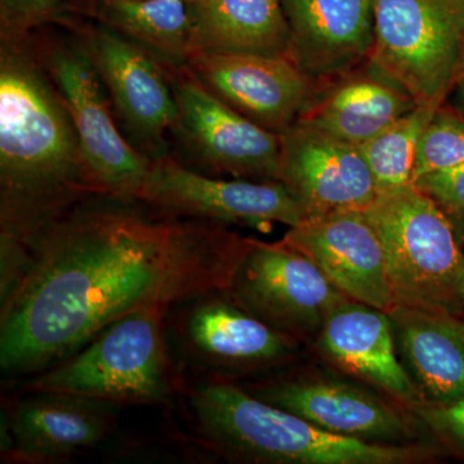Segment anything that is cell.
Returning <instances> with one entry per match:
<instances>
[{"label":"cell","mask_w":464,"mask_h":464,"mask_svg":"<svg viewBox=\"0 0 464 464\" xmlns=\"http://www.w3.org/2000/svg\"><path fill=\"white\" fill-rule=\"evenodd\" d=\"M414 185L447 217L464 249V164L420 177Z\"/></svg>","instance_id":"4316f807"},{"label":"cell","mask_w":464,"mask_h":464,"mask_svg":"<svg viewBox=\"0 0 464 464\" xmlns=\"http://www.w3.org/2000/svg\"><path fill=\"white\" fill-rule=\"evenodd\" d=\"M45 61V69L72 115L94 185L102 195L140 199L152 159L119 132L87 47H53Z\"/></svg>","instance_id":"30bf717a"},{"label":"cell","mask_w":464,"mask_h":464,"mask_svg":"<svg viewBox=\"0 0 464 464\" xmlns=\"http://www.w3.org/2000/svg\"><path fill=\"white\" fill-rule=\"evenodd\" d=\"M396 350L422 402L464 398V315L395 306Z\"/></svg>","instance_id":"44dd1931"},{"label":"cell","mask_w":464,"mask_h":464,"mask_svg":"<svg viewBox=\"0 0 464 464\" xmlns=\"http://www.w3.org/2000/svg\"><path fill=\"white\" fill-rule=\"evenodd\" d=\"M121 406L69 393L24 392L8 415L5 458L60 463L99 447L114 431Z\"/></svg>","instance_id":"e0dca14e"},{"label":"cell","mask_w":464,"mask_h":464,"mask_svg":"<svg viewBox=\"0 0 464 464\" xmlns=\"http://www.w3.org/2000/svg\"><path fill=\"white\" fill-rule=\"evenodd\" d=\"M87 50L134 141L158 151L179 119L172 85L161 67L145 48L112 30H94Z\"/></svg>","instance_id":"ac0fdd59"},{"label":"cell","mask_w":464,"mask_h":464,"mask_svg":"<svg viewBox=\"0 0 464 464\" xmlns=\"http://www.w3.org/2000/svg\"><path fill=\"white\" fill-rule=\"evenodd\" d=\"M464 164V118L445 101L427 125L415 161L414 182Z\"/></svg>","instance_id":"d4e9b609"},{"label":"cell","mask_w":464,"mask_h":464,"mask_svg":"<svg viewBox=\"0 0 464 464\" xmlns=\"http://www.w3.org/2000/svg\"><path fill=\"white\" fill-rule=\"evenodd\" d=\"M176 128L213 172L249 181H279L280 134L232 109L190 70L174 76Z\"/></svg>","instance_id":"7c38bea8"},{"label":"cell","mask_w":464,"mask_h":464,"mask_svg":"<svg viewBox=\"0 0 464 464\" xmlns=\"http://www.w3.org/2000/svg\"><path fill=\"white\" fill-rule=\"evenodd\" d=\"M372 60L420 103H444L464 58V0H378Z\"/></svg>","instance_id":"ba28073f"},{"label":"cell","mask_w":464,"mask_h":464,"mask_svg":"<svg viewBox=\"0 0 464 464\" xmlns=\"http://www.w3.org/2000/svg\"><path fill=\"white\" fill-rule=\"evenodd\" d=\"M190 2H191V0H190Z\"/></svg>","instance_id":"f546056e"},{"label":"cell","mask_w":464,"mask_h":464,"mask_svg":"<svg viewBox=\"0 0 464 464\" xmlns=\"http://www.w3.org/2000/svg\"><path fill=\"white\" fill-rule=\"evenodd\" d=\"M140 199L169 215L217 225L268 228L302 222L282 182L213 179L166 157L152 160Z\"/></svg>","instance_id":"8fae6325"},{"label":"cell","mask_w":464,"mask_h":464,"mask_svg":"<svg viewBox=\"0 0 464 464\" xmlns=\"http://www.w3.org/2000/svg\"><path fill=\"white\" fill-rule=\"evenodd\" d=\"M279 182L297 204L302 222L364 210L378 197L359 146L295 121L280 134Z\"/></svg>","instance_id":"4fadbf2b"},{"label":"cell","mask_w":464,"mask_h":464,"mask_svg":"<svg viewBox=\"0 0 464 464\" xmlns=\"http://www.w3.org/2000/svg\"><path fill=\"white\" fill-rule=\"evenodd\" d=\"M364 213L383 246L393 307L464 315V249L431 198L411 183Z\"/></svg>","instance_id":"5b68a950"},{"label":"cell","mask_w":464,"mask_h":464,"mask_svg":"<svg viewBox=\"0 0 464 464\" xmlns=\"http://www.w3.org/2000/svg\"><path fill=\"white\" fill-rule=\"evenodd\" d=\"M310 353L317 362L381 391L408 409L422 402L400 362L392 320L381 308L344 298L326 316Z\"/></svg>","instance_id":"9a60e30c"},{"label":"cell","mask_w":464,"mask_h":464,"mask_svg":"<svg viewBox=\"0 0 464 464\" xmlns=\"http://www.w3.org/2000/svg\"><path fill=\"white\" fill-rule=\"evenodd\" d=\"M449 99H451V102L447 101L449 105L456 109L464 118V58L462 65L459 67V72H458L456 82H454L453 88H451L450 94H449L447 100Z\"/></svg>","instance_id":"f1b7e54d"},{"label":"cell","mask_w":464,"mask_h":464,"mask_svg":"<svg viewBox=\"0 0 464 464\" xmlns=\"http://www.w3.org/2000/svg\"><path fill=\"white\" fill-rule=\"evenodd\" d=\"M188 65L218 99L276 134L298 121L319 83L288 56L200 52Z\"/></svg>","instance_id":"5bb4252c"},{"label":"cell","mask_w":464,"mask_h":464,"mask_svg":"<svg viewBox=\"0 0 464 464\" xmlns=\"http://www.w3.org/2000/svg\"><path fill=\"white\" fill-rule=\"evenodd\" d=\"M5 38L0 57V258L94 195L65 101L50 74Z\"/></svg>","instance_id":"7a4b0ae2"},{"label":"cell","mask_w":464,"mask_h":464,"mask_svg":"<svg viewBox=\"0 0 464 464\" xmlns=\"http://www.w3.org/2000/svg\"><path fill=\"white\" fill-rule=\"evenodd\" d=\"M442 103H420L359 146L375 185L384 194L414 183L418 149L427 125Z\"/></svg>","instance_id":"cb8c5ba5"},{"label":"cell","mask_w":464,"mask_h":464,"mask_svg":"<svg viewBox=\"0 0 464 464\" xmlns=\"http://www.w3.org/2000/svg\"><path fill=\"white\" fill-rule=\"evenodd\" d=\"M169 314L174 340L209 380H255L311 356L306 344L253 315L227 289L210 290Z\"/></svg>","instance_id":"52a82bcc"},{"label":"cell","mask_w":464,"mask_h":464,"mask_svg":"<svg viewBox=\"0 0 464 464\" xmlns=\"http://www.w3.org/2000/svg\"><path fill=\"white\" fill-rule=\"evenodd\" d=\"M105 16L115 29L172 65L192 54L190 0H108Z\"/></svg>","instance_id":"603a6c76"},{"label":"cell","mask_w":464,"mask_h":464,"mask_svg":"<svg viewBox=\"0 0 464 464\" xmlns=\"http://www.w3.org/2000/svg\"><path fill=\"white\" fill-rule=\"evenodd\" d=\"M378 0H282L292 35L290 58L317 82L372 57Z\"/></svg>","instance_id":"d6986e66"},{"label":"cell","mask_w":464,"mask_h":464,"mask_svg":"<svg viewBox=\"0 0 464 464\" xmlns=\"http://www.w3.org/2000/svg\"><path fill=\"white\" fill-rule=\"evenodd\" d=\"M282 241L307 256L342 295L389 313L386 257L364 210H344L289 227Z\"/></svg>","instance_id":"2e32d148"},{"label":"cell","mask_w":464,"mask_h":464,"mask_svg":"<svg viewBox=\"0 0 464 464\" xmlns=\"http://www.w3.org/2000/svg\"><path fill=\"white\" fill-rule=\"evenodd\" d=\"M190 5L192 54L290 57L292 35L282 0H191Z\"/></svg>","instance_id":"7402d4cb"},{"label":"cell","mask_w":464,"mask_h":464,"mask_svg":"<svg viewBox=\"0 0 464 464\" xmlns=\"http://www.w3.org/2000/svg\"><path fill=\"white\" fill-rule=\"evenodd\" d=\"M249 237L141 199L94 195L0 262V371L33 377L110 324L227 289Z\"/></svg>","instance_id":"6da1fadb"},{"label":"cell","mask_w":464,"mask_h":464,"mask_svg":"<svg viewBox=\"0 0 464 464\" xmlns=\"http://www.w3.org/2000/svg\"><path fill=\"white\" fill-rule=\"evenodd\" d=\"M409 411L427 444L464 459V398L448 404L420 402Z\"/></svg>","instance_id":"484cf974"},{"label":"cell","mask_w":464,"mask_h":464,"mask_svg":"<svg viewBox=\"0 0 464 464\" xmlns=\"http://www.w3.org/2000/svg\"><path fill=\"white\" fill-rule=\"evenodd\" d=\"M237 383L262 401L298 415L333 435L374 444H427L406 406L313 356L265 377Z\"/></svg>","instance_id":"8992f818"},{"label":"cell","mask_w":464,"mask_h":464,"mask_svg":"<svg viewBox=\"0 0 464 464\" xmlns=\"http://www.w3.org/2000/svg\"><path fill=\"white\" fill-rule=\"evenodd\" d=\"M5 38L17 39L21 33L47 16L57 0H0Z\"/></svg>","instance_id":"83f0119b"},{"label":"cell","mask_w":464,"mask_h":464,"mask_svg":"<svg viewBox=\"0 0 464 464\" xmlns=\"http://www.w3.org/2000/svg\"><path fill=\"white\" fill-rule=\"evenodd\" d=\"M167 316L145 310L116 320L72 355L33 375L21 391L69 393L121 408L166 404L177 387Z\"/></svg>","instance_id":"277c9868"},{"label":"cell","mask_w":464,"mask_h":464,"mask_svg":"<svg viewBox=\"0 0 464 464\" xmlns=\"http://www.w3.org/2000/svg\"><path fill=\"white\" fill-rule=\"evenodd\" d=\"M418 105L405 87L369 58L319 82L297 121L362 146Z\"/></svg>","instance_id":"ffe728a7"},{"label":"cell","mask_w":464,"mask_h":464,"mask_svg":"<svg viewBox=\"0 0 464 464\" xmlns=\"http://www.w3.org/2000/svg\"><path fill=\"white\" fill-rule=\"evenodd\" d=\"M227 290L253 315L308 350L332 308L346 298L304 253L282 240L253 237Z\"/></svg>","instance_id":"9c48e42d"},{"label":"cell","mask_w":464,"mask_h":464,"mask_svg":"<svg viewBox=\"0 0 464 464\" xmlns=\"http://www.w3.org/2000/svg\"><path fill=\"white\" fill-rule=\"evenodd\" d=\"M188 401L204 444L231 463L422 464L444 457L423 442L374 444L333 435L234 381L208 378L191 390Z\"/></svg>","instance_id":"3957f363"}]
</instances>
